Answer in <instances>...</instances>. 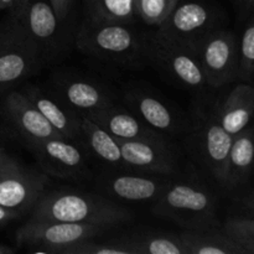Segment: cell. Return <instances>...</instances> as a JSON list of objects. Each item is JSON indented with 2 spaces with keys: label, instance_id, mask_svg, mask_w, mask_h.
<instances>
[{
  "label": "cell",
  "instance_id": "6da1fadb",
  "mask_svg": "<svg viewBox=\"0 0 254 254\" xmlns=\"http://www.w3.org/2000/svg\"><path fill=\"white\" fill-rule=\"evenodd\" d=\"M31 210L30 220L34 221L87 223L109 228L133 218V213L116 201L77 190L45 191Z\"/></svg>",
  "mask_w": 254,
  "mask_h": 254
},
{
  "label": "cell",
  "instance_id": "7a4b0ae2",
  "mask_svg": "<svg viewBox=\"0 0 254 254\" xmlns=\"http://www.w3.org/2000/svg\"><path fill=\"white\" fill-rule=\"evenodd\" d=\"M129 24L98 22L87 17L76 35L83 54L124 66H140L148 61L146 36L136 34Z\"/></svg>",
  "mask_w": 254,
  "mask_h": 254
},
{
  "label": "cell",
  "instance_id": "3957f363",
  "mask_svg": "<svg viewBox=\"0 0 254 254\" xmlns=\"http://www.w3.org/2000/svg\"><path fill=\"white\" fill-rule=\"evenodd\" d=\"M151 212L168 218L188 231L215 230L218 227L216 202L205 188L196 184H169L155 198Z\"/></svg>",
  "mask_w": 254,
  "mask_h": 254
},
{
  "label": "cell",
  "instance_id": "277c9868",
  "mask_svg": "<svg viewBox=\"0 0 254 254\" xmlns=\"http://www.w3.org/2000/svg\"><path fill=\"white\" fill-rule=\"evenodd\" d=\"M39 49L14 14L0 22V93L14 88L42 66Z\"/></svg>",
  "mask_w": 254,
  "mask_h": 254
},
{
  "label": "cell",
  "instance_id": "5b68a950",
  "mask_svg": "<svg viewBox=\"0 0 254 254\" xmlns=\"http://www.w3.org/2000/svg\"><path fill=\"white\" fill-rule=\"evenodd\" d=\"M21 21L36 44L42 64L56 61L69 46L64 22L57 19L49 0H20L9 11Z\"/></svg>",
  "mask_w": 254,
  "mask_h": 254
},
{
  "label": "cell",
  "instance_id": "8992f818",
  "mask_svg": "<svg viewBox=\"0 0 254 254\" xmlns=\"http://www.w3.org/2000/svg\"><path fill=\"white\" fill-rule=\"evenodd\" d=\"M109 227L87 223L60 222V221L30 220L16 232V243L20 247L32 248L37 252L60 253L72 245L101 237Z\"/></svg>",
  "mask_w": 254,
  "mask_h": 254
},
{
  "label": "cell",
  "instance_id": "52a82bcc",
  "mask_svg": "<svg viewBox=\"0 0 254 254\" xmlns=\"http://www.w3.org/2000/svg\"><path fill=\"white\" fill-rule=\"evenodd\" d=\"M146 57L184 88L202 92L208 87L196 52L165 39L156 31L146 37Z\"/></svg>",
  "mask_w": 254,
  "mask_h": 254
},
{
  "label": "cell",
  "instance_id": "ba28073f",
  "mask_svg": "<svg viewBox=\"0 0 254 254\" xmlns=\"http://www.w3.org/2000/svg\"><path fill=\"white\" fill-rule=\"evenodd\" d=\"M196 55L211 88H221L237 79L238 41L230 30L217 29L201 40Z\"/></svg>",
  "mask_w": 254,
  "mask_h": 254
},
{
  "label": "cell",
  "instance_id": "9c48e42d",
  "mask_svg": "<svg viewBox=\"0 0 254 254\" xmlns=\"http://www.w3.org/2000/svg\"><path fill=\"white\" fill-rule=\"evenodd\" d=\"M25 143L46 175L68 180L88 175L87 155L76 141L64 138H47Z\"/></svg>",
  "mask_w": 254,
  "mask_h": 254
},
{
  "label": "cell",
  "instance_id": "30bf717a",
  "mask_svg": "<svg viewBox=\"0 0 254 254\" xmlns=\"http://www.w3.org/2000/svg\"><path fill=\"white\" fill-rule=\"evenodd\" d=\"M217 27L212 10L200 2H185L176 6L156 32L175 44L196 52V46Z\"/></svg>",
  "mask_w": 254,
  "mask_h": 254
},
{
  "label": "cell",
  "instance_id": "8fae6325",
  "mask_svg": "<svg viewBox=\"0 0 254 254\" xmlns=\"http://www.w3.org/2000/svg\"><path fill=\"white\" fill-rule=\"evenodd\" d=\"M47 184L49 178L44 171L24 168L11 158L0 171V205L26 212L46 191Z\"/></svg>",
  "mask_w": 254,
  "mask_h": 254
},
{
  "label": "cell",
  "instance_id": "7c38bea8",
  "mask_svg": "<svg viewBox=\"0 0 254 254\" xmlns=\"http://www.w3.org/2000/svg\"><path fill=\"white\" fill-rule=\"evenodd\" d=\"M50 92L79 116H89L93 112L114 103L113 93L104 84L76 74L55 77Z\"/></svg>",
  "mask_w": 254,
  "mask_h": 254
},
{
  "label": "cell",
  "instance_id": "4fadbf2b",
  "mask_svg": "<svg viewBox=\"0 0 254 254\" xmlns=\"http://www.w3.org/2000/svg\"><path fill=\"white\" fill-rule=\"evenodd\" d=\"M130 112L160 134H179L188 129V122L160 96L144 88H130L123 96Z\"/></svg>",
  "mask_w": 254,
  "mask_h": 254
},
{
  "label": "cell",
  "instance_id": "5bb4252c",
  "mask_svg": "<svg viewBox=\"0 0 254 254\" xmlns=\"http://www.w3.org/2000/svg\"><path fill=\"white\" fill-rule=\"evenodd\" d=\"M122 156L130 171L153 175H173L178 168L168 140H118Z\"/></svg>",
  "mask_w": 254,
  "mask_h": 254
},
{
  "label": "cell",
  "instance_id": "9a60e30c",
  "mask_svg": "<svg viewBox=\"0 0 254 254\" xmlns=\"http://www.w3.org/2000/svg\"><path fill=\"white\" fill-rule=\"evenodd\" d=\"M170 181L163 178V175L138 173V171H123L121 175L104 176L99 181V189L104 196L111 200L140 201L155 200Z\"/></svg>",
  "mask_w": 254,
  "mask_h": 254
},
{
  "label": "cell",
  "instance_id": "2e32d148",
  "mask_svg": "<svg viewBox=\"0 0 254 254\" xmlns=\"http://www.w3.org/2000/svg\"><path fill=\"white\" fill-rule=\"evenodd\" d=\"M232 139L233 136L228 134L218 122L216 111L196 134L195 144L198 158L222 186H225Z\"/></svg>",
  "mask_w": 254,
  "mask_h": 254
},
{
  "label": "cell",
  "instance_id": "e0dca14e",
  "mask_svg": "<svg viewBox=\"0 0 254 254\" xmlns=\"http://www.w3.org/2000/svg\"><path fill=\"white\" fill-rule=\"evenodd\" d=\"M2 111L25 141L62 138L22 92H9L2 101Z\"/></svg>",
  "mask_w": 254,
  "mask_h": 254
},
{
  "label": "cell",
  "instance_id": "ac0fdd59",
  "mask_svg": "<svg viewBox=\"0 0 254 254\" xmlns=\"http://www.w3.org/2000/svg\"><path fill=\"white\" fill-rule=\"evenodd\" d=\"M92 121L118 140H163L164 134L158 133L144 123L128 108L111 103L89 116Z\"/></svg>",
  "mask_w": 254,
  "mask_h": 254
},
{
  "label": "cell",
  "instance_id": "d6986e66",
  "mask_svg": "<svg viewBox=\"0 0 254 254\" xmlns=\"http://www.w3.org/2000/svg\"><path fill=\"white\" fill-rule=\"evenodd\" d=\"M21 92L62 138L79 141L82 116L64 106L51 92L39 86L26 84Z\"/></svg>",
  "mask_w": 254,
  "mask_h": 254
},
{
  "label": "cell",
  "instance_id": "ffe728a7",
  "mask_svg": "<svg viewBox=\"0 0 254 254\" xmlns=\"http://www.w3.org/2000/svg\"><path fill=\"white\" fill-rule=\"evenodd\" d=\"M253 111L254 89L245 82L231 89L222 106L216 109V113L222 128L235 136L250 126Z\"/></svg>",
  "mask_w": 254,
  "mask_h": 254
},
{
  "label": "cell",
  "instance_id": "44dd1931",
  "mask_svg": "<svg viewBox=\"0 0 254 254\" xmlns=\"http://www.w3.org/2000/svg\"><path fill=\"white\" fill-rule=\"evenodd\" d=\"M79 141H82L89 153L102 163L108 164L116 170L130 171L122 156L118 139L111 135L87 116H82Z\"/></svg>",
  "mask_w": 254,
  "mask_h": 254
},
{
  "label": "cell",
  "instance_id": "7402d4cb",
  "mask_svg": "<svg viewBox=\"0 0 254 254\" xmlns=\"http://www.w3.org/2000/svg\"><path fill=\"white\" fill-rule=\"evenodd\" d=\"M253 158V129L248 126L232 139L228 154L225 188L235 189L247 181L252 170Z\"/></svg>",
  "mask_w": 254,
  "mask_h": 254
},
{
  "label": "cell",
  "instance_id": "603a6c76",
  "mask_svg": "<svg viewBox=\"0 0 254 254\" xmlns=\"http://www.w3.org/2000/svg\"><path fill=\"white\" fill-rule=\"evenodd\" d=\"M186 254H245L221 230L184 231L179 233Z\"/></svg>",
  "mask_w": 254,
  "mask_h": 254
},
{
  "label": "cell",
  "instance_id": "cb8c5ba5",
  "mask_svg": "<svg viewBox=\"0 0 254 254\" xmlns=\"http://www.w3.org/2000/svg\"><path fill=\"white\" fill-rule=\"evenodd\" d=\"M123 236L135 254H186L179 233L155 231Z\"/></svg>",
  "mask_w": 254,
  "mask_h": 254
},
{
  "label": "cell",
  "instance_id": "d4e9b609",
  "mask_svg": "<svg viewBox=\"0 0 254 254\" xmlns=\"http://www.w3.org/2000/svg\"><path fill=\"white\" fill-rule=\"evenodd\" d=\"M87 17L98 22L131 24L134 21V0H84Z\"/></svg>",
  "mask_w": 254,
  "mask_h": 254
},
{
  "label": "cell",
  "instance_id": "484cf974",
  "mask_svg": "<svg viewBox=\"0 0 254 254\" xmlns=\"http://www.w3.org/2000/svg\"><path fill=\"white\" fill-rule=\"evenodd\" d=\"M96 238H88L69 246L61 254H135L124 236L106 241H96Z\"/></svg>",
  "mask_w": 254,
  "mask_h": 254
},
{
  "label": "cell",
  "instance_id": "4316f807",
  "mask_svg": "<svg viewBox=\"0 0 254 254\" xmlns=\"http://www.w3.org/2000/svg\"><path fill=\"white\" fill-rule=\"evenodd\" d=\"M223 235L242 248L245 254L254 253V221L252 216H233L221 227Z\"/></svg>",
  "mask_w": 254,
  "mask_h": 254
},
{
  "label": "cell",
  "instance_id": "83f0119b",
  "mask_svg": "<svg viewBox=\"0 0 254 254\" xmlns=\"http://www.w3.org/2000/svg\"><path fill=\"white\" fill-rule=\"evenodd\" d=\"M179 0H134V11L143 22L160 26L178 6Z\"/></svg>",
  "mask_w": 254,
  "mask_h": 254
},
{
  "label": "cell",
  "instance_id": "f1b7e54d",
  "mask_svg": "<svg viewBox=\"0 0 254 254\" xmlns=\"http://www.w3.org/2000/svg\"><path fill=\"white\" fill-rule=\"evenodd\" d=\"M254 69V24L251 17L243 30L241 41L238 42L237 79L242 82L252 81Z\"/></svg>",
  "mask_w": 254,
  "mask_h": 254
},
{
  "label": "cell",
  "instance_id": "f546056e",
  "mask_svg": "<svg viewBox=\"0 0 254 254\" xmlns=\"http://www.w3.org/2000/svg\"><path fill=\"white\" fill-rule=\"evenodd\" d=\"M49 1L54 9L55 14H56L57 19L61 22H66L69 11H71L73 0H49Z\"/></svg>",
  "mask_w": 254,
  "mask_h": 254
},
{
  "label": "cell",
  "instance_id": "4dcf8cb0",
  "mask_svg": "<svg viewBox=\"0 0 254 254\" xmlns=\"http://www.w3.org/2000/svg\"><path fill=\"white\" fill-rule=\"evenodd\" d=\"M22 213L16 210H11V208H6L4 206L0 205V225L9 222V221L15 220V218L20 217Z\"/></svg>",
  "mask_w": 254,
  "mask_h": 254
},
{
  "label": "cell",
  "instance_id": "1f68e13d",
  "mask_svg": "<svg viewBox=\"0 0 254 254\" xmlns=\"http://www.w3.org/2000/svg\"><path fill=\"white\" fill-rule=\"evenodd\" d=\"M20 0H0V12L11 11L17 6Z\"/></svg>",
  "mask_w": 254,
  "mask_h": 254
},
{
  "label": "cell",
  "instance_id": "d6a6232c",
  "mask_svg": "<svg viewBox=\"0 0 254 254\" xmlns=\"http://www.w3.org/2000/svg\"><path fill=\"white\" fill-rule=\"evenodd\" d=\"M10 159H11V156L7 155L4 150H0V171H1L2 169H4V166L9 163Z\"/></svg>",
  "mask_w": 254,
  "mask_h": 254
},
{
  "label": "cell",
  "instance_id": "836d02e7",
  "mask_svg": "<svg viewBox=\"0 0 254 254\" xmlns=\"http://www.w3.org/2000/svg\"><path fill=\"white\" fill-rule=\"evenodd\" d=\"M238 2H240L241 7H243V9H252L253 6V2L254 0H238Z\"/></svg>",
  "mask_w": 254,
  "mask_h": 254
},
{
  "label": "cell",
  "instance_id": "e575fe53",
  "mask_svg": "<svg viewBox=\"0 0 254 254\" xmlns=\"http://www.w3.org/2000/svg\"><path fill=\"white\" fill-rule=\"evenodd\" d=\"M14 253V250H11L10 247L4 245H0V254H12Z\"/></svg>",
  "mask_w": 254,
  "mask_h": 254
},
{
  "label": "cell",
  "instance_id": "d590c367",
  "mask_svg": "<svg viewBox=\"0 0 254 254\" xmlns=\"http://www.w3.org/2000/svg\"><path fill=\"white\" fill-rule=\"evenodd\" d=\"M0 150H2V148H1V146H0Z\"/></svg>",
  "mask_w": 254,
  "mask_h": 254
}]
</instances>
